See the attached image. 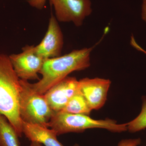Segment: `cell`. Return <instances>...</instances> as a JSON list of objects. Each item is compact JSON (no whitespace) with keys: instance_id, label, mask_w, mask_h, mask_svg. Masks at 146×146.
Here are the masks:
<instances>
[{"instance_id":"cell-1","label":"cell","mask_w":146,"mask_h":146,"mask_svg":"<svg viewBox=\"0 0 146 146\" xmlns=\"http://www.w3.org/2000/svg\"><path fill=\"white\" fill-rule=\"evenodd\" d=\"M101 40L91 48L74 50L64 55L45 60L39 72L42 78L36 83L31 84L33 89L39 94H44L71 73L89 68L91 51Z\"/></svg>"},{"instance_id":"cell-2","label":"cell","mask_w":146,"mask_h":146,"mask_svg":"<svg viewBox=\"0 0 146 146\" xmlns=\"http://www.w3.org/2000/svg\"><path fill=\"white\" fill-rule=\"evenodd\" d=\"M21 85L9 56L0 54V114L5 116L19 137L23 134L19 113Z\"/></svg>"},{"instance_id":"cell-3","label":"cell","mask_w":146,"mask_h":146,"mask_svg":"<svg viewBox=\"0 0 146 146\" xmlns=\"http://www.w3.org/2000/svg\"><path fill=\"white\" fill-rule=\"evenodd\" d=\"M46 126L54 130L57 136L70 132H81L95 128L117 132L127 130V123L118 124L114 120H94L88 115L70 114L61 111L55 112Z\"/></svg>"},{"instance_id":"cell-4","label":"cell","mask_w":146,"mask_h":146,"mask_svg":"<svg viewBox=\"0 0 146 146\" xmlns=\"http://www.w3.org/2000/svg\"><path fill=\"white\" fill-rule=\"evenodd\" d=\"M20 83L19 113L22 121L46 126L55 112L44 95L35 91L28 80L20 79Z\"/></svg>"},{"instance_id":"cell-5","label":"cell","mask_w":146,"mask_h":146,"mask_svg":"<svg viewBox=\"0 0 146 146\" xmlns=\"http://www.w3.org/2000/svg\"><path fill=\"white\" fill-rule=\"evenodd\" d=\"M54 7L58 21L72 22L76 26H82L86 17L92 12L91 0H49Z\"/></svg>"},{"instance_id":"cell-6","label":"cell","mask_w":146,"mask_h":146,"mask_svg":"<svg viewBox=\"0 0 146 146\" xmlns=\"http://www.w3.org/2000/svg\"><path fill=\"white\" fill-rule=\"evenodd\" d=\"M34 47V45H26L22 48V52L9 56L14 70L20 79H40L38 73L46 60L36 54Z\"/></svg>"},{"instance_id":"cell-7","label":"cell","mask_w":146,"mask_h":146,"mask_svg":"<svg viewBox=\"0 0 146 146\" xmlns=\"http://www.w3.org/2000/svg\"><path fill=\"white\" fill-rule=\"evenodd\" d=\"M64 44L62 31L52 12L49 21L48 30L41 42L35 46L36 54L45 60L61 56Z\"/></svg>"},{"instance_id":"cell-8","label":"cell","mask_w":146,"mask_h":146,"mask_svg":"<svg viewBox=\"0 0 146 146\" xmlns=\"http://www.w3.org/2000/svg\"><path fill=\"white\" fill-rule=\"evenodd\" d=\"M79 91V81L75 77L68 76L50 88L44 95L50 107L56 112L61 111Z\"/></svg>"},{"instance_id":"cell-9","label":"cell","mask_w":146,"mask_h":146,"mask_svg":"<svg viewBox=\"0 0 146 146\" xmlns=\"http://www.w3.org/2000/svg\"><path fill=\"white\" fill-rule=\"evenodd\" d=\"M80 91L93 110L101 108L107 100L108 92L111 84L108 79L98 78L82 79L79 80Z\"/></svg>"},{"instance_id":"cell-10","label":"cell","mask_w":146,"mask_h":146,"mask_svg":"<svg viewBox=\"0 0 146 146\" xmlns=\"http://www.w3.org/2000/svg\"><path fill=\"white\" fill-rule=\"evenodd\" d=\"M23 122V134L31 142H36L44 146H63L57 139L54 130L46 126Z\"/></svg>"},{"instance_id":"cell-11","label":"cell","mask_w":146,"mask_h":146,"mask_svg":"<svg viewBox=\"0 0 146 146\" xmlns=\"http://www.w3.org/2000/svg\"><path fill=\"white\" fill-rule=\"evenodd\" d=\"M19 136L5 116L0 114V146H20Z\"/></svg>"},{"instance_id":"cell-12","label":"cell","mask_w":146,"mask_h":146,"mask_svg":"<svg viewBox=\"0 0 146 146\" xmlns=\"http://www.w3.org/2000/svg\"><path fill=\"white\" fill-rule=\"evenodd\" d=\"M92 110L79 89L61 111L70 114L89 116Z\"/></svg>"},{"instance_id":"cell-13","label":"cell","mask_w":146,"mask_h":146,"mask_svg":"<svg viewBox=\"0 0 146 146\" xmlns=\"http://www.w3.org/2000/svg\"><path fill=\"white\" fill-rule=\"evenodd\" d=\"M146 128V97L143 98L141 113L135 119L127 123V130L135 133Z\"/></svg>"},{"instance_id":"cell-14","label":"cell","mask_w":146,"mask_h":146,"mask_svg":"<svg viewBox=\"0 0 146 146\" xmlns=\"http://www.w3.org/2000/svg\"><path fill=\"white\" fill-rule=\"evenodd\" d=\"M140 138L126 139L122 140L119 143L118 146H138L141 143Z\"/></svg>"},{"instance_id":"cell-15","label":"cell","mask_w":146,"mask_h":146,"mask_svg":"<svg viewBox=\"0 0 146 146\" xmlns=\"http://www.w3.org/2000/svg\"><path fill=\"white\" fill-rule=\"evenodd\" d=\"M46 1V0H27V2L31 6L39 10H42L44 7Z\"/></svg>"},{"instance_id":"cell-16","label":"cell","mask_w":146,"mask_h":146,"mask_svg":"<svg viewBox=\"0 0 146 146\" xmlns=\"http://www.w3.org/2000/svg\"><path fill=\"white\" fill-rule=\"evenodd\" d=\"M130 44L134 48L138 50L139 51L143 52L144 53L146 54V51L145 50H144L140 45L138 44V43L136 42L135 38H134V36L133 35H131V36Z\"/></svg>"},{"instance_id":"cell-17","label":"cell","mask_w":146,"mask_h":146,"mask_svg":"<svg viewBox=\"0 0 146 146\" xmlns=\"http://www.w3.org/2000/svg\"><path fill=\"white\" fill-rule=\"evenodd\" d=\"M142 4L141 6V18L146 23V0H142Z\"/></svg>"},{"instance_id":"cell-18","label":"cell","mask_w":146,"mask_h":146,"mask_svg":"<svg viewBox=\"0 0 146 146\" xmlns=\"http://www.w3.org/2000/svg\"><path fill=\"white\" fill-rule=\"evenodd\" d=\"M29 146H44L42 144L36 142H31V143L30 144Z\"/></svg>"},{"instance_id":"cell-19","label":"cell","mask_w":146,"mask_h":146,"mask_svg":"<svg viewBox=\"0 0 146 146\" xmlns=\"http://www.w3.org/2000/svg\"><path fill=\"white\" fill-rule=\"evenodd\" d=\"M74 146H80L79 145H78V144H76V145H74Z\"/></svg>"}]
</instances>
